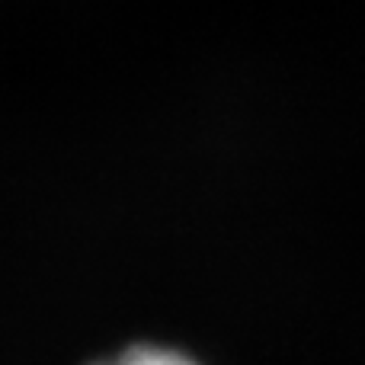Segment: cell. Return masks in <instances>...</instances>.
Here are the masks:
<instances>
[{"instance_id": "obj_1", "label": "cell", "mask_w": 365, "mask_h": 365, "mask_svg": "<svg viewBox=\"0 0 365 365\" xmlns=\"http://www.w3.org/2000/svg\"><path fill=\"white\" fill-rule=\"evenodd\" d=\"M96 365H199V362L192 356L167 349V346H132L125 353L113 356V359H103Z\"/></svg>"}]
</instances>
